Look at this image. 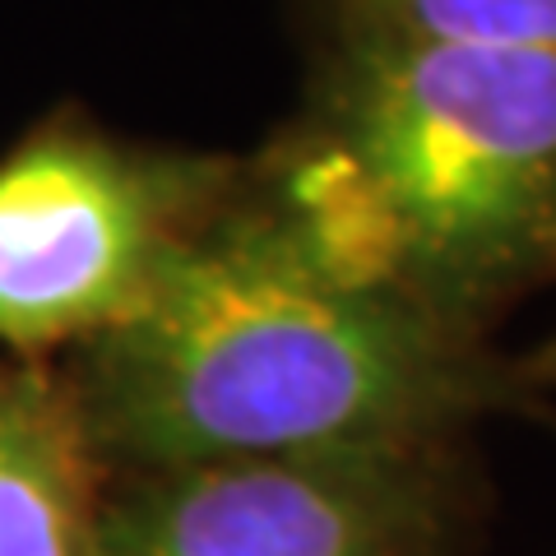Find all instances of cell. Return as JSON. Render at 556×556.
Listing matches in <instances>:
<instances>
[{"label": "cell", "mask_w": 556, "mask_h": 556, "mask_svg": "<svg viewBox=\"0 0 556 556\" xmlns=\"http://www.w3.org/2000/svg\"><path fill=\"white\" fill-rule=\"evenodd\" d=\"M65 376L112 478L459 445L538 399L486 339L311 251L247 167L159 292L75 348Z\"/></svg>", "instance_id": "cell-1"}, {"label": "cell", "mask_w": 556, "mask_h": 556, "mask_svg": "<svg viewBox=\"0 0 556 556\" xmlns=\"http://www.w3.org/2000/svg\"><path fill=\"white\" fill-rule=\"evenodd\" d=\"M247 177L311 251L486 339L556 274V51L334 33L302 126Z\"/></svg>", "instance_id": "cell-2"}, {"label": "cell", "mask_w": 556, "mask_h": 556, "mask_svg": "<svg viewBox=\"0 0 556 556\" xmlns=\"http://www.w3.org/2000/svg\"><path fill=\"white\" fill-rule=\"evenodd\" d=\"M112 473L51 357H0V556H93Z\"/></svg>", "instance_id": "cell-5"}, {"label": "cell", "mask_w": 556, "mask_h": 556, "mask_svg": "<svg viewBox=\"0 0 556 556\" xmlns=\"http://www.w3.org/2000/svg\"><path fill=\"white\" fill-rule=\"evenodd\" d=\"M241 167L130 144L89 121H47L0 159V357H51L144 306Z\"/></svg>", "instance_id": "cell-3"}, {"label": "cell", "mask_w": 556, "mask_h": 556, "mask_svg": "<svg viewBox=\"0 0 556 556\" xmlns=\"http://www.w3.org/2000/svg\"><path fill=\"white\" fill-rule=\"evenodd\" d=\"M515 367H519V376H525V386H529L533 394L556 390V334H552L543 348H533L529 357H519Z\"/></svg>", "instance_id": "cell-7"}, {"label": "cell", "mask_w": 556, "mask_h": 556, "mask_svg": "<svg viewBox=\"0 0 556 556\" xmlns=\"http://www.w3.org/2000/svg\"><path fill=\"white\" fill-rule=\"evenodd\" d=\"M459 445L208 459L112 478L93 556H473Z\"/></svg>", "instance_id": "cell-4"}, {"label": "cell", "mask_w": 556, "mask_h": 556, "mask_svg": "<svg viewBox=\"0 0 556 556\" xmlns=\"http://www.w3.org/2000/svg\"><path fill=\"white\" fill-rule=\"evenodd\" d=\"M334 33H427L556 51V0H329Z\"/></svg>", "instance_id": "cell-6"}]
</instances>
